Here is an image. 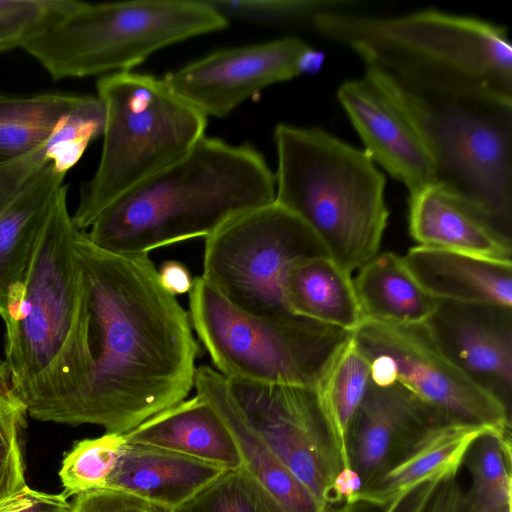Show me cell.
<instances>
[{"label": "cell", "mask_w": 512, "mask_h": 512, "mask_svg": "<svg viewBox=\"0 0 512 512\" xmlns=\"http://www.w3.org/2000/svg\"><path fill=\"white\" fill-rule=\"evenodd\" d=\"M81 294L72 333L22 398L32 418L126 434L185 400L199 344L149 255L114 254L78 230Z\"/></svg>", "instance_id": "obj_1"}, {"label": "cell", "mask_w": 512, "mask_h": 512, "mask_svg": "<svg viewBox=\"0 0 512 512\" xmlns=\"http://www.w3.org/2000/svg\"><path fill=\"white\" fill-rule=\"evenodd\" d=\"M275 176L249 145L204 136L180 160L119 197L86 232L120 255L207 238L239 215L275 200Z\"/></svg>", "instance_id": "obj_2"}, {"label": "cell", "mask_w": 512, "mask_h": 512, "mask_svg": "<svg viewBox=\"0 0 512 512\" xmlns=\"http://www.w3.org/2000/svg\"><path fill=\"white\" fill-rule=\"evenodd\" d=\"M311 24L404 89L512 97L510 38L492 22L435 9L398 16L332 10Z\"/></svg>", "instance_id": "obj_3"}, {"label": "cell", "mask_w": 512, "mask_h": 512, "mask_svg": "<svg viewBox=\"0 0 512 512\" xmlns=\"http://www.w3.org/2000/svg\"><path fill=\"white\" fill-rule=\"evenodd\" d=\"M275 201L303 220L345 271L378 254L387 226L386 179L371 157L317 127L280 123Z\"/></svg>", "instance_id": "obj_4"}, {"label": "cell", "mask_w": 512, "mask_h": 512, "mask_svg": "<svg viewBox=\"0 0 512 512\" xmlns=\"http://www.w3.org/2000/svg\"><path fill=\"white\" fill-rule=\"evenodd\" d=\"M420 132L435 183L464 201L512 244V97L420 93L366 68Z\"/></svg>", "instance_id": "obj_5"}, {"label": "cell", "mask_w": 512, "mask_h": 512, "mask_svg": "<svg viewBox=\"0 0 512 512\" xmlns=\"http://www.w3.org/2000/svg\"><path fill=\"white\" fill-rule=\"evenodd\" d=\"M227 26L205 0H62L20 48L56 80L106 75L131 71L160 49Z\"/></svg>", "instance_id": "obj_6"}, {"label": "cell", "mask_w": 512, "mask_h": 512, "mask_svg": "<svg viewBox=\"0 0 512 512\" xmlns=\"http://www.w3.org/2000/svg\"><path fill=\"white\" fill-rule=\"evenodd\" d=\"M105 110L103 146L72 215L80 231L143 181L184 157L205 136L207 117L164 78L121 71L97 81Z\"/></svg>", "instance_id": "obj_7"}, {"label": "cell", "mask_w": 512, "mask_h": 512, "mask_svg": "<svg viewBox=\"0 0 512 512\" xmlns=\"http://www.w3.org/2000/svg\"><path fill=\"white\" fill-rule=\"evenodd\" d=\"M68 186L58 191L35 241L22 278L10 289L4 362L21 399L57 359L74 328L81 267L67 206Z\"/></svg>", "instance_id": "obj_8"}, {"label": "cell", "mask_w": 512, "mask_h": 512, "mask_svg": "<svg viewBox=\"0 0 512 512\" xmlns=\"http://www.w3.org/2000/svg\"><path fill=\"white\" fill-rule=\"evenodd\" d=\"M192 328L228 379L315 387L352 332L306 318L273 322L229 303L201 275L189 292Z\"/></svg>", "instance_id": "obj_9"}, {"label": "cell", "mask_w": 512, "mask_h": 512, "mask_svg": "<svg viewBox=\"0 0 512 512\" xmlns=\"http://www.w3.org/2000/svg\"><path fill=\"white\" fill-rule=\"evenodd\" d=\"M322 256L330 254L313 230L274 200L205 239L201 276L240 311L289 322L301 317L286 302L288 273L296 263Z\"/></svg>", "instance_id": "obj_10"}, {"label": "cell", "mask_w": 512, "mask_h": 512, "mask_svg": "<svg viewBox=\"0 0 512 512\" xmlns=\"http://www.w3.org/2000/svg\"><path fill=\"white\" fill-rule=\"evenodd\" d=\"M352 334L372 383H400L446 420L507 430L510 410L442 351L424 323L365 321Z\"/></svg>", "instance_id": "obj_11"}, {"label": "cell", "mask_w": 512, "mask_h": 512, "mask_svg": "<svg viewBox=\"0 0 512 512\" xmlns=\"http://www.w3.org/2000/svg\"><path fill=\"white\" fill-rule=\"evenodd\" d=\"M223 378L245 422L326 512L340 467L315 388Z\"/></svg>", "instance_id": "obj_12"}, {"label": "cell", "mask_w": 512, "mask_h": 512, "mask_svg": "<svg viewBox=\"0 0 512 512\" xmlns=\"http://www.w3.org/2000/svg\"><path fill=\"white\" fill-rule=\"evenodd\" d=\"M324 54L296 37L217 50L167 74L170 88L206 117L222 118L266 87L317 72Z\"/></svg>", "instance_id": "obj_13"}, {"label": "cell", "mask_w": 512, "mask_h": 512, "mask_svg": "<svg viewBox=\"0 0 512 512\" xmlns=\"http://www.w3.org/2000/svg\"><path fill=\"white\" fill-rule=\"evenodd\" d=\"M337 98L360 136L364 151L409 195L435 183L429 150L410 118L370 74L345 81Z\"/></svg>", "instance_id": "obj_14"}, {"label": "cell", "mask_w": 512, "mask_h": 512, "mask_svg": "<svg viewBox=\"0 0 512 512\" xmlns=\"http://www.w3.org/2000/svg\"><path fill=\"white\" fill-rule=\"evenodd\" d=\"M424 325L465 374L510 410L512 308L438 300Z\"/></svg>", "instance_id": "obj_15"}, {"label": "cell", "mask_w": 512, "mask_h": 512, "mask_svg": "<svg viewBox=\"0 0 512 512\" xmlns=\"http://www.w3.org/2000/svg\"><path fill=\"white\" fill-rule=\"evenodd\" d=\"M490 433H506L492 426L448 420L430 423L413 436L412 446L381 471L357 494L354 502L394 512L420 486L452 479L477 441Z\"/></svg>", "instance_id": "obj_16"}, {"label": "cell", "mask_w": 512, "mask_h": 512, "mask_svg": "<svg viewBox=\"0 0 512 512\" xmlns=\"http://www.w3.org/2000/svg\"><path fill=\"white\" fill-rule=\"evenodd\" d=\"M439 420L446 419L400 383L377 385L370 381L349 442L351 466L364 486L385 466L397 440Z\"/></svg>", "instance_id": "obj_17"}, {"label": "cell", "mask_w": 512, "mask_h": 512, "mask_svg": "<svg viewBox=\"0 0 512 512\" xmlns=\"http://www.w3.org/2000/svg\"><path fill=\"white\" fill-rule=\"evenodd\" d=\"M402 258L437 300L512 308L511 261L419 245Z\"/></svg>", "instance_id": "obj_18"}, {"label": "cell", "mask_w": 512, "mask_h": 512, "mask_svg": "<svg viewBox=\"0 0 512 512\" xmlns=\"http://www.w3.org/2000/svg\"><path fill=\"white\" fill-rule=\"evenodd\" d=\"M408 205L409 233L419 246L511 261L512 244L441 185L410 194Z\"/></svg>", "instance_id": "obj_19"}, {"label": "cell", "mask_w": 512, "mask_h": 512, "mask_svg": "<svg viewBox=\"0 0 512 512\" xmlns=\"http://www.w3.org/2000/svg\"><path fill=\"white\" fill-rule=\"evenodd\" d=\"M223 470L171 450L126 442L106 488L131 494L169 511Z\"/></svg>", "instance_id": "obj_20"}, {"label": "cell", "mask_w": 512, "mask_h": 512, "mask_svg": "<svg viewBox=\"0 0 512 512\" xmlns=\"http://www.w3.org/2000/svg\"><path fill=\"white\" fill-rule=\"evenodd\" d=\"M124 438L128 443L164 448L222 469L243 465L231 433L212 406L197 394L147 419Z\"/></svg>", "instance_id": "obj_21"}, {"label": "cell", "mask_w": 512, "mask_h": 512, "mask_svg": "<svg viewBox=\"0 0 512 512\" xmlns=\"http://www.w3.org/2000/svg\"><path fill=\"white\" fill-rule=\"evenodd\" d=\"M194 388L196 394L212 406L231 433L243 465L285 512H324L304 486L245 422L229 397L224 378L218 371L208 365L198 366Z\"/></svg>", "instance_id": "obj_22"}, {"label": "cell", "mask_w": 512, "mask_h": 512, "mask_svg": "<svg viewBox=\"0 0 512 512\" xmlns=\"http://www.w3.org/2000/svg\"><path fill=\"white\" fill-rule=\"evenodd\" d=\"M65 174L49 161L0 212V317L10 289L22 278L37 236L46 222Z\"/></svg>", "instance_id": "obj_23"}, {"label": "cell", "mask_w": 512, "mask_h": 512, "mask_svg": "<svg viewBox=\"0 0 512 512\" xmlns=\"http://www.w3.org/2000/svg\"><path fill=\"white\" fill-rule=\"evenodd\" d=\"M353 285L362 322L421 324L438 303L393 252L378 253L363 265Z\"/></svg>", "instance_id": "obj_24"}, {"label": "cell", "mask_w": 512, "mask_h": 512, "mask_svg": "<svg viewBox=\"0 0 512 512\" xmlns=\"http://www.w3.org/2000/svg\"><path fill=\"white\" fill-rule=\"evenodd\" d=\"M285 298L297 316L349 332L362 323L351 274L330 256L296 263L285 282Z\"/></svg>", "instance_id": "obj_25"}, {"label": "cell", "mask_w": 512, "mask_h": 512, "mask_svg": "<svg viewBox=\"0 0 512 512\" xmlns=\"http://www.w3.org/2000/svg\"><path fill=\"white\" fill-rule=\"evenodd\" d=\"M370 385V363L353 334L337 349L314 387L341 469H351L349 442L354 419Z\"/></svg>", "instance_id": "obj_26"}, {"label": "cell", "mask_w": 512, "mask_h": 512, "mask_svg": "<svg viewBox=\"0 0 512 512\" xmlns=\"http://www.w3.org/2000/svg\"><path fill=\"white\" fill-rule=\"evenodd\" d=\"M89 95L0 93V164L22 158L44 146L57 127L81 108Z\"/></svg>", "instance_id": "obj_27"}, {"label": "cell", "mask_w": 512, "mask_h": 512, "mask_svg": "<svg viewBox=\"0 0 512 512\" xmlns=\"http://www.w3.org/2000/svg\"><path fill=\"white\" fill-rule=\"evenodd\" d=\"M167 512H285L249 469H225Z\"/></svg>", "instance_id": "obj_28"}, {"label": "cell", "mask_w": 512, "mask_h": 512, "mask_svg": "<svg viewBox=\"0 0 512 512\" xmlns=\"http://www.w3.org/2000/svg\"><path fill=\"white\" fill-rule=\"evenodd\" d=\"M125 445L124 434L111 433L76 442L65 455L59 471L62 494L68 498L106 488Z\"/></svg>", "instance_id": "obj_29"}, {"label": "cell", "mask_w": 512, "mask_h": 512, "mask_svg": "<svg viewBox=\"0 0 512 512\" xmlns=\"http://www.w3.org/2000/svg\"><path fill=\"white\" fill-rule=\"evenodd\" d=\"M26 406L13 384L4 360H0V501L26 486L20 449Z\"/></svg>", "instance_id": "obj_30"}, {"label": "cell", "mask_w": 512, "mask_h": 512, "mask_svg": "<svg viewBox=\"0 0 512 512\" xmlns=\"http://www.w3.org/2000/svg\"><path fill=\"white\" fill-rule=\"evenodd\" d=\"M506 433H490L476 443L473 460V512L511 509V477Z\"/></svg>", "instance_id": "obj_31"}, {"label": "cell", "mask_w": 512, "mask_h": 512, "mask_svg": "<svg viewBox=\"0 0 512 512\" xmlns=\"http://www.w3.org/2000/svg\"><path fill=\"white\" fill-rule=\"evenodd\" d=\"M225 18L261 24L308 22L320 13L351 10L353 2L323 0H205Z\"/></svg>", "instance_id": "obj_32"}, {"label": "cell", "mask_w": 512, "mask_h": 512, "mask_svg": "<svg viewBox=\"0 0 512 512\" xmlns=\"http://www.w3.org/2000/svg\"><path fill=\"white\" fill-rule=\"evenodd\" d=\"M104 124L103 103L98 96H90L81 108L61 122L46 143V156L54 168L66 174L88 145L102 135Z\"/></svg>", "instance_id": "obj_33"}, {"label": "cell", "mask_w": 512, "mask_h": 512, "mask_svg": "<svg viewBox=\"0 0 512 512\" xmlns=\"http://www.w3.org/2000/svg\"><path fill=\"white\" fill-rule=\"evenodd\" d=\"M62 0H0V44L21 47L40 31Z\"/></svg>", "instance_id": "obj_34"}, {"label": "cell", "mask_w": 512, "mask_h": 512, "mask_svg": "<svg viewBox=\"0 0 512 512\" xmlns=\"http://www.w3.org/2000/svg\"><path fill=\"white\" fill-rule=\"evenodd\" d=\"M143 499L114 489L90 490L75 496L70 512H160Z\"/></svg>", "instance_id": "obj_35"}, {"label": "cell", "mask_w": 512, "mask_h": 512, "mask_svg": "<svg viewBox=\"0 0 512 512\" xmlns=\"http://www.w3.org/2000/svg\"><path fill=\"white\" fill-rule=\"evenodd\" d=\"M48 162L45 144L22 158L0 164V212Z\"/></svg>", "instance_id": "obj_36"}, {"label": "cell", "mask_w": 512, "mask_h": 512, "mask_svg": "<svg viewBox=\"0 0 512 512\" xmlns=\"http://www.w3.org/2000/svg\"><path fill=\"white\" fill-rule=\"evenodd\" d=\"M71 503L62 493L49 494L27 485L0 501V512H70Z\"/></svg>", "instance_id": "obj_37"}, {"label": "cell", "mask_w": 512, "mask_h": 512, "mask_svg": "<svg viewBox=\"0 0 512 512\" xmlns=\"http://www.w3.org/2000/svg\"><path fill=\"white\" fill-rule=\"evenodd\" d=\"M157 271L161 286L171 295H183L191 291L194 278L182 262L165 261Z\"/></svg>", "instance_id": "obj_38"}, {"label": "cell", "mask_w": 512, "mask_h": 512, "mask_svg": "<svg viewBox=\"0 0 512 512\" xmlns=\"http://www.w3.org/2000/svg\"><path fill=\"white\" fill-rule=\"evenodd\" d=\"M443 482L424 484L408 495L394 512H426Z\"/></svg>", "instance_id": "obj_39"}, {"label": "cell", "mask_w": 512, "mask_h": 512, "mask_svg": "<svg viewBox=\"0 0 512 512\" xmlns=\"http://www.w3.org/2000/svg\"><path fill=\"white\" fill-rule=\"evenodd\" d=\"M461 497L453 478L444 481L426 512H460Z\"/></svg>", "instance_id": "obj_40"}, {"label": "cell", "mask_w": 512, "mask_h": 512, "mask_svg": "<svg viewBox=\"0 0 512 512\" xmlns=\"http://www.w3.org/2000/svg\"><path fill=\"white\" fill-rule=\"evenodd\" d=\"M10 49H13V48L11 46H9V45L0 44V53L4 52V51H7V50H10Z\"/></svg>", "instance_id": "obj_41"}, {"label": "cell", "mask_w": 512, "mask_h": 512, "mask_svg": "<svg viewBox=\"0 0 512 512\" xmlns=\"http://www.w3.org/2000/svg\"><path fill=\"white\" fill-rule=\"evenodd\" d=\"M504 512H511V509H510V510H507V511H504Z\"/></svg>", "instance_id": "obj_42"}, {"label": "cell", "mask_w": 512, "mask_h": 512, "mask_svg": "<svg viewBox=\"0 0 512 512\" xmlns=\"http://www.w3.org/2000/svg\"><path fill=\"white\" fill-rule=\"evenodd\" d=\"M160 512H167V511H166V510H162V511H160Z\"/></svg>", "instance_id": "obj_43"}]
</instances>
